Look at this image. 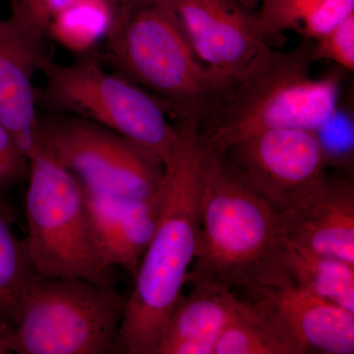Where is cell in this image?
Wrapping results in <instances>:
<instances>
[{"instance_id":"cell-21","label":"cell","mask_w":354,"mask_h":354,"mask_svg":"<svg viewBox=\"0 0 354 354\" xmlns=\"http://www.w3.org/2000/svg\"><path fill=\"white\" fill-rule=\"evenodd\" d=\"M327 167L353 172L354 156V118L353 102L342 101L325 122L316 129Z\"/></svg>"},{"instance_id":"cell-4","label":"cell","mask_w":354,"mask_h":354,"mask_svg":"<svg viewBox=\"0 0 354 354\" xmlns=\"http://www.w3.org/2000/svg\"><path fill=\"white\" fill-rule=\"evenodd\" d=\"M104 58L160 100L171 120L202 118L230 84L206 66L160 0H120Z\"/></svg>"},{"instance_id":"cell-15","label":"cell","mask_w":354,"mask_h":354,"mask_svg":"<svg viewBox=\"0 0 354 354\" xmlns=\"http://www.w3.org/2000/svg\"><path fill=\"white\" fill-rule=\"evenodd\" d=\"M167 319L157 354H214L241 298L206 281H188Z\"/></svg>"},{"instance_id":"cell-6","label":"cell","mask_w":354,"mask_h":354,"mask_svg":"<svg viewBox=\"0 0 354 354\" xmlns=\"http://www.w3.org/2000/svg\"><path fill=\"white\" fill-rule=\"evenodd\" d=\"M26 239L35 271L46 278H78L115 288L88 218L80 183L46 153L29 158Z\"/></svg>"},{"instance_id":"cell-8","label":"cell","mask_w":354,"mask_h":354,"mask_svg":"<svg viewBox=\"0 0 354 354\" xmlns=\"http://www.w3.org/2000/svg\"><path fill=\"white\" fill-rule=\"evenodd\" d=\"M36 151L69 171L85 189L129 200L160 192L165 167L118 133L70 114L39 116Z\"/></svg>"},{"instance_id":"cell-17","label":"cell","mask_w":354,"mask_h":354,"mask_svg":"<svg viewBox=\"0 0 354 354\" xmlns=\"http://www.w3.org/2000/svg\"><path fill=\"white\" fill-rule=\"evenodd\" d=\"M255 13L269 46L286 32L315 41L354 13V0H261Z\"/></svg>"},{"instance_id":"cell-24","label":"cell","mask_w":354,"mask_h":354,"mask_svg":"<svg viewBox=\"0 0 354 354\" xmlns=\"http://www.w3.org/2000/svg\"><path fill=\"white\" fill-rule=\"evenodd\" d=\"M11 15L23 21L48 37L46 26L39 15L38 0H10Z\"/></svg>"},{"instance_id":"cell-20","label":"cell","mask_w":354,"mask_h":354,"mask_svg":"<svg viewBox=\"0 0 354 354\" xmlns=\"http://www.w3.org/2000/svg\"><path fill=\"white\" fill-rule=\"evenodd\" d=\"M12 209L0 194V325H13L36 274L27 244L14 232Z\"/></svg>"},{"instance_id":"cell-27","label":"cell","mask_w":354,"mask_h":354,"mask_svg":"<svg viewBox=\"0 0 354 354\" xmlns=\"http://www.w3.org/2000/svg\"><path fill=\"white\" fill-rule=\"evenodd\" d=\"M247 9L251 11H256L258 6H259L261 0H239Z\"/></svg>"},{"instance_id":"cell-13","label":"cell","mask_w":354,"mask_h":354,"mask_svg":"<svg viewBox=\"0 0 354 354\" xmlns=\"http://www.w3.org/2000/svg\"><path fill=\"white\" fill-rule=\"evenodd\" d=\"M83 189L88 218L104 262L113 268H123L134 278L157 225L162 189L148 200L123 199Z\"/></svg>"},{"instance_id":"cell-18","label":"cell","mask_w":354,"mask_h":354,"mask_svg":"<svg viewBox=\"0 0 354 354\" xmlns=\"http://www.w3.org/2000/svg\"><path fill=\"white\" fill-rule=\"evenodd\" d=\"M120 0H75L51 18L48 37L79 57L106 41Z\"/></svg>"},{"instance_id":"cell-14","label":"cell","mask_w":354,"mask_h":354,"mask_svg":"<svg viewBox=\"0 0 354 354\" xmlns=\"http://www.w3.org/2000/svg\"><path fill=\"white\" fill-rule=\"evenodd\" d=\"M254 297L269 304L304 354H353V312L295 285L268 288Z\"/></svg>"},{"instance_id":"cell-7","label":"cell","mask_w":354,"mask_h":354,"mask_svg":"<svg viewBox=\"0 0 354 354\" xmlns=\"http://www.w3.org/2000/svg\"><path fill=\"white\" fill-rule=\"evenodd\" d=\"M127 297L115 288L36 272L13 324V353H116Z\"/></svg>"},{"instance_id":"cell-1","label":"cell","mask_w":354,"mask_h":354,"mask_svg":"<svg viewBox=\"0 0 354 354\" xmlns=\"http://www.w3.org/2000/svg\"><path fill=\"white\" fill-rule=\"evenodd\" d=\"M176 122L178 139L164 165L157 225L127 299L118 353L157 354L196 255L205 151L198 136L199 120Z\"/></svg>"},{"instance_id":"cell-19","label":"cell","mask_w":354,"mask_h":354,"mask_svg":"<svg viewBox=\"0 0 354 354\" xmlns=\"http://www.w3.org/2000/svg\"><path fill=\"white\" fill-rule=\"evenodd\" d=\"M286 266L295 286L354 313L353 264L288 247Z\"/></svg>"},{"instance_id":"cell-11","label":"cell","mask_w":354,"mask_h":354,"mask_svg":"<svg viewBox=\"0 0 354 354\" xmlns=\"http://www.w3.org/2000/svg\"><path fill=\"white\" fill-rule=\"evenodd\" d=\"M279 214L288 247L354 265V186L349 177L326 174Z\"/></svg>"},{"instance_id":"cell-23","label":"cell","mask_w":354,"mask_h":354,"mask_svg":"<svg viewBox=\"0 0 354 354\" xmlns=\"http://www.w3.org/2000/svg\"><path fill=\"white\" fill-rule=\"evenodd\" d=\"M29 158L12 135L0 123V194L28 176Z\"/></svg>"},{"instance_id":"cell-12","label":"cell","mask_w":354,"mask_h":354,"mask_svg":"<svg viewBox=\"0 0 354 354\" xmlns=\"http://www.w3.org/2000/svg\"><path fill=\"white\" fill-rule=\"evenodd\" d=\"M44 38L12 16L0 19V123L28 158L36 152L39 114L34 77L48 57Z\"/></svg>"},{"instance_id":"cell-25","label":"cell","mask_w":354,"mask_h":354,"mask_svg":"<svg viewBox=\"0 0 354 354\" xmlns=\"http://www.w3.org/2000/svg\"><path fill=\"white\" fill-rule=\"evenodd\" d=\"M74 1L75 0H38L39 18L46 26V31H48L51 18Z\"/></svg>"},{"instance_id":"cell-3","label":"cell","mask_w":354,"mask_h":354,"mask_svg":"<svg viewBox=\"0 0 354 354\" xmlns=\"http://www.w3.org/2000/svg\"><path fill=\"white\" fill-rule=\"evenodd\" d=\"M315 62L310 39L290 50L264 48L200 121L203 149L221 153L261 132L318 129L339 104L346 71L335 66L316 78Z\"/></svg>"},{"instance_id":"cell-9","label":"cell","mask_w":354,"mask_h":354,"mask_svg":"<svg viewBox=\"0 0 354 354\" xmlns=\"http://www.w3.org/2000/svg\"><path fill=\"white\" fill-rule=\"evenodd\" d=\"M221 155L279 213L302 196L327 169L312 130L261 132L232 144Z\"/></svg>"},{"instance_id":"cell-5","label":"cell","mask_w":354,"mask_h":354,"mask_svg":"<svg viewBox=\"0 0 354 354\" xmlns=\"http://www.w3.org/2000/svg\"><path fill=\"white\" fill-rule=\"evenodd\" d=\"M41 72L43 90H37L38 106L51 113L70 114L118 133L165 165L171 157L178 127L169 111L151 93L118 72L108 71L92 57L60 64L50 57Z\"/></svg>"},{"instance_id":"cell-16","label":"cell","mask_w":354,"mask_h":354,"mask_svg":"<svg viewBox=\"0 0 354 354\" xmlns=\"http://www.w3.org/2000/svg\"><path fill=\"white\" fill-rule=\"evenodd\" d=\"M214 354H304L262 298H241Z\"/></svg>"},{"instance_id":"cell-10","label":"cell","mask_w":354,"mask_h":354,"mask_svg":"<svg viewBox=\"0 0 354 354\" xmlns=\"http://www.w3.org/2000/svg\"><path fill=\"white\" fill-rule=\"evenodd\" d=\"M176 13L200 60L232 85L267 48L255 11L239 0H160Z\"/></svg>"},{"instance_id":"cell-2","label":"cell","mask_w":354,"mask_h":354,"mask_svg":"<svg viewBox=\"0 0 354 354\" xmlns=\"http://www.w3.org/2000/svg\"><path fill=\"white\" fill-rule=\"evenodd\" d=\"M199 221L196 255L186 283L209 281L249 298L295 285L279 212L221 153L205 151Z\"/></svg>"},{"instance_id":"cell-26","label":"cell","mask_w":354,"mask_h":354,"mask_svg":"<svg viewBox=\"0 0 354 354\" xmlns=\"http://www.w3.org/2000/svg\"><path fill=\"white\" fill-rule=\"evenodd\" d=\"M13 325H0V354L12 353Z\"/></svg>"},{"instance_id":"cell-22","label":"cell","mask_w":354,"mask_h":354,"mask_svg":"<svg viewBox=\"0 0 354 354\" xmlns=\"http://www.w3.org/2000/svg\"><path fill=\"white\" fill-rule=\"evenodd\" d=\"M316 62L327 60L348 73L354 70V13L312 41Z\"/></svg>"}]
</instances>
